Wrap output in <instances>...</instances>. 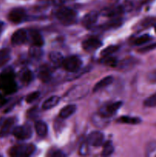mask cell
Wrapping results in <instances>:
<instances>
[{"mask_svg": "<svg viewBox=\"0 0 156 157\" xmlns=\"http://www.w3.org/2000/svg\"><path fill=\"white\" fill-rule=\"evenodd\" d=\"M29 38L32 45L42 47L44 44V39L42 35L37 30H31L29 32Z\"/></svg>", "mask_w": 156, "mask_h": 157, "instance_id": "13", "label": "cell"}, {"mask_svg": "<svg viewBox=\"0 0 156 157\" xmlns=\"http://www.w3.org/2000/svg\"><path fill=\"white\" fill-rule=\"evenodd\" d=\"M117 122L121 124H138L141 122V120L137 117H132L128 116H122L118 118Z\"/></svg>", "mask_w": 156, "mask_h": 157, "instance_id": "22", "label": "cell"}, {"mask_svg": "<svg viewBox=\"0 0 156 157\" xmlns=\"http://www.w3.org/2000/svg\"><path fill=\"white\" fill-rule=\"evenodd\" d=\"M40 96V92L39 91H34L32 92L31 94H28V96L26 97V102L27 103H32L33 101H35V100L38 99Z\"/></svg>", "mask_w": 156, "mask_h": 157, "instance_id": "31", "label": "cell"}, {"mask_svg": "<svg viewBox=\"0 0 156 157\" xmlns=\"http://www.w3.org/2000/svg\"><path fill=\"white\" fill-rule=\"evenodd\" d=\"M41 47H38V46L32 45L29 49V55L32 58H35V59H39L42 57L43 52L41 48Z\"/></svg>", "mask_w": 156, "mask_h": 157, "instance_id": "24", "label": "cell"}, {"mask_svg": "<svg viewBox=\"0 0 156 157\" xmlns=\"http://www.w3.org/2000/svg\"><path fill=\"white\" fill-rule=\"evenodd\" d=\"M114 152V147L111 141H107L106 143L103 144V148H102V155L103 156H108L113 154Z\"/></svg>", "mask_w": 156, "mask_h": 157, "instance_id": "26", "label": "cell"}, {"mask_svg": "<svg viewBox=\"0 0 156 157\" xmlns=\"http://www.w3.org/2000/svg\"><path fill=\"white\" fill-rule=\"evenodd\" d=\"M10 59V51L8 48L0 50V67L6 64Z\"/></svg>", "mask_w": 156, "mask_h": 157, "instance_id": "23", "label": "cell"}, {"mask_svg": "<svg viewBox=\"0 0 156 157\" xmlns=\"http://www.w3.org/2000/svg\"><path fill=\"white\" fill-rule=\"evenodd\" d=\"M144 105L147 107H156V93L145 99Z\"/></svg>", "mask_w": 156, "mask_h": 157, "instance_id": "29", "label": "cell"}, {"mask_svg": "<svg viewBox=\"0 0 156 157\" xmlns=\"http://www.w3.org/2000/svg\"><path fill=\"white\" fill-rule=\"evenodd\" d=\"M51 68L47 64H43L38 70V78L42 82H48L51 79Z\"/></svg>", "mask_w": 156, "mask_h": 157, "instance_id": "11", "label": "cell"}, {"mask_svg": "<svg viewBox=\"0 0 156 157\" xmlns=\"http://www.w3.org/2000/svg\"><path fill=\"white\" fill-rule=\"evenodd\" d=\"M151 39V37L149 35H148V34H145V35H142L141 36L138 37L137 38H136L134 40V44L136 45H142V44L148 42Z\"/></svg>", "mask_w": 156, "mask_h": 157, "instance_id": "28", "label": "cell"}, {"mask_svg": "<svg viewBox=\"0 0 156 157\" xmlns=\"http://www.w3.org/2000/svg\"><path fill=\"white\" fill-rule=\"evenodd\" d=\"M147 80L151 84H156V69L148 72L147 75Z\"/></svg>", "mask_w": 156, "mask_h": 157, "instance_id": "32", "label": "cell"}, {"mask_svg": "<svg viewBox=\"0 0 156 157\" xmlns=\"http://www.w3.org/2000/svg\"><path fill=\"white\" fill-rule=\"evenodd\" d=\"M102 44V41L99 38L91 37V38H87L83 41L82 47L87 52H93V51L96 50L99 47H101Z\"/></svg>", "mask_w": 156, "mask_h": 157, "instance_id": "8", "label": "cell"}, {"mask_svg": "<svg viewBox=\"0 0 156 157\" xmlns=\"http://www.w3.org/2000/svg\"><path fill=\"white\" fill-rule=\"evenodd\" d=\"M122 104V101H117V102H113L106 104L105 106L101 107L100 110H99V114L106 118L110 117L113 114H115V113L117 112V110L120 108Z\"/></svg>", "mask_w": 156, "mask_h": 157, "instance_id": "5", "label": "cell"}, {"mask_svg": "<svg viewBox=\"0 0 156 157\" xmlns=\"http://www.w3.org/2000/svg\"><path fill=\"white\" fill-rule=\"evenodd\" d=\"M125 9H124L123 6H116V7L113 8V9H110L108 10H106L103 12V15L108 17H116L120 15L121 14L125 12Z\"/></svg>", "mask_w": 156, "mask_h": 157, "instance_id": "20", "label": "cell"}, {"mask_svg": "<svg viewBox=\"0 0 156 157\" xmlns=\"http://www.w3.org/2000/svg\"><path fill=\"white\" fill-rule=\"evenodd\" d=\"M87 144H83L80 146V155H86L87 153Z\"/></svg>", "mask_w": 156, "mask_h": 157, "instance_id": "36", "label": "cell"}, {"mask_svg": "<svg viewBox=\"0 0 156 157\" xmlns=\"http://www.w3.org/2000/svg\"><path fill=\"white\" fill-rule=\"evenodd\" d=\"M154 21H155V20H154V18H148L142 21V25H143L144 27H148V26L151 25L154 22Z\"/></svg>", "mask_w": 156, "mask_h": 157, "instance_id": "34", "label": "cell"}, {"mask_svg": "<svg viewBox=\"0 0 156 157\" xmlns=\"http://www.w3.org/2000/svg\"><path fill=\"white\" fill-rule=\"evenodd\" d=\"M37 134L41 137H44L47 133V126L44 121H38L35 124Z\"/></svg>", "mask_w": 156, "mask_h": 157, "instance_id": "19", "label": "cell"}, {"mask_svg": "<svg viewBox=\"0 0 156 157\" xmlns=\"http://www.w3.org/2000/svg\"><path fill=\"white\" fill-rule=\"evenodd\" d=\"M76 110V106L74 104H69L65 106L61 110L59 113L60 117L62 119H67L73 114Z\"/></svg>", "mask_w": 156, "mask_h": 157, "instance_id": "16", "label": "cell"}, {"mask_svg": "<svg viewBox=\"0 0 156 157\" xmlns=\"http://www.w3.org/2000/svg\"><path fill=\"white\" fill-rule=\"evenodd\" d=\"M154 49H156V42L152 43L151 44H148V45L145 46V47L142 48L139 50V52H140L141 53H146V52H150V51H152Z\"/></svg>", "mask_w": 156, "mask_h": 157, "instance_id": "33", "label": "cell"}, {"mask_svg": "<svg viewBox=\"0 0 156 157\" xmlns=\"http://www.w3.org/2000/svg\"><path fill=\"white\" fill-rule=\"evenodd\" d=\"M154 30H155V32H156V25H155V27H154Z\"/></svg>", "mask_w": 156, "mask_h": 157, "instance_id": "39", "label": "cell"}, {"mask_svg": "<svg viewBox=\"0 0 156 157\" xmlns=\"http://www.w3.org/2000/svg\"><path fill=\"white\" fill-rule=\"evenodd\" d=\"M81 66H82V61L79 57L75 55L64 58L62 64V67L69 72H76L80 70Z\"/></svg>", "mask_w": 156, "mask_h": 157, "instance_id": "4", "label": "cell"}, {"mask_svg": "<svg viewBox=\"0 0 156 157\" xmlns=\"http://www.w3.org/2000/svg\"><path fill=\"white\" fill-rule=\"evenodd\" d=\"M145 153L148 157H156V141L148 143L145 149Z\"/></svg>", "mask_w": 156, "mask_h": 157, "instance_id": "25", "label": "cell"}, {"mask_svg": "<svg viewBox=\"0 0 156 157\" xmlns=\"http://www.w3.org/2000/svg\"><path fill=\"white\" fill-rule=\"evenodd\" d=\"M12 134L18 140H28L32 136V130L30 126H18L12 130Z\"/></svg>", "mask_w": 156, "mask_h": 157, "instance_id": "6", "label": "cell"}, {"mask_svg": "<svg viewBox=\"0 0 156 157\" xmlns=\"http://www.w3.org/2000/svg\"><path fill=\"white\" fill-rule=\"evenodd\" d=\"M35 147L33 144H20L15 146L9 150V155L12 156H29L35 152Z\"/></svg>", "mask_w": 156, "mask_h": 157, "instance_id": "3", "label": "cell"}, {"mask_svg": "<svg viewBox=\"0 0 156 157\" xmlns=\"http://www.w3.org/2000/svg\"><path fill=\"white\" fill-rule=\"evenodd\" d=\"M119 49V47L117 45H110L108 47L105 48L101 52V56L107 57L110 56L112 54L115 53Z\"/></svg>", "mask_w": 156, "mask_h": 157, "instance_id": "27", "label": "cell"}, {"mask_svg": "<svg viewBox=\"0 0 156 157\" xmlns=\"http://www.w3.org/2000/svg\"><path fill=\"white\" fill-rule=\"evenodd\" d=\"M60 98L58 96H51L50 98H47V100L44 101V102L42 104V109L43 110H50V109L53 108L54 107L58 105L59 104Z\"/></svg>", "mask_w": 156, "mask_h": 157, "instance_id": "18", "label": "cell"}, {"mask_svg": "<svg viewBox=\"0 0 156 157\" xmlns=\"http://www.w3.org/2000/svg\"><path fill=\"white\" fill-rule=\"evenodd\" d=\"M14 124H15L14 118L10 117L6 119L0 129V137H4V136H7L10 133Z\"/></svg>", "mask_w": 156, "mask_h": 157, "instance_id": "14", "label": "cell"}, {"mask_svg": "<svg viewBox=\"0 0 156 157\" xmlns=\"http://www.w3.org/2000/svg\"><path fill=\"white\" fill-rule=\"evenodd\" d=\"M2 27H3V23L2 22V21H0V33H1L2 29Z\"/></svg>", "mask_w": 156, "mask_h": 157, "instance_id": "38", "label": "cell"}, {"mask_svg": "<svg viewBox=\"0 0 156 157\" xmlns=\"http://www.w3.org/2000/svg\"><path fill=\"white\" fill-rule=\"evenodd\" d=\"M28 39V34L24 29H18L12 35L11 41L15 45H20L26 42Z\"/></svg>", "mask_w": 156, "mask_h": 157, "instance_id": "10", "label": "cell"}, {"mask_svg": "<svg viewBox=\"0 0 156 157\" xmlns=\"http://www.w3.org/2000/svg\"><path fill=\"white\" fill-rule=\"evenodd\" d=\"M6 100L0 99V108H1L3 105H5V104H6Z\"/></svg>", "mask_w": 156, "mask_h": 157, "instance_id": "37", "label": "cell"}, {"mask_svg": "<svg viewBox=\"0 0 156 157\" xmlns=\"http://www.w3.org/2000/svg\"><path fill=\"white\" fill-rule=\"evenodd\" d=\"M49 58H50V61L51 62V64L54 66H55V67L62 66L63 61H64V59L63 55L60 52H50V54L49 55Z\"/></svg>", "mask_w": 156, "mask_h": 157, "instance_id": "17", "label": "cell"}, {"mask_svg": "<svg viewBox=\"0 0 156 157\" xmlns=\"http://www.w3.org/2000/svg\"><path fill=\"white\" fill-rule=\"evenodd\" d=\"M104 135L99 131H93L87 138V144L94 147H99L103 144Z\"/></svg>", "mask_w": 156, "mask_h": 157, "instance_id": "9", "label": "cell"}, {"mask_svg": "<svg viewBox=\"0 0 156 157\" xmlns=\"http://www.w3.org/2000/svg\"><path fill=\"white\" fill-rule=\"evenodd\" d=\"M113 76H107L105 77L104 78L101 79L100 81H98L95 86L93 87V92H96V91H99V90H102V88H105L107 86L110 85L113 82Z\"/></svg>", "mask_w": 156, "mask_h": 157, "instance_id": "15", "label": "cell"}, {"mask_svg": "<svg viewBox=\"0 0 156 157\" xmlns=\"http://www.w3.org/2000/svg\"><path fill=\"white\" fill-rule=\"evenodd\" d=\"M99 14L95 11H92L87 13L83 18V25L85 26L86 28H90L94 25L98 20Z\"/></svg>", "mask_w": 156, "mask_h": 157, "instance_id": "12", "label": "cell"}, {"mask_svg": "<svg viewBox=\"0 0 156 157\" xmlns=\"http://www.w3.org/2000/svg\"><path fill=\"white\" fill-rule=\"evenodd\" d=\"M55 17L64 25H70L76 22V12L67 7H61L55 12Z\"/></svg>", "mask_w": 156, "mask_h": 157, "instance_id": "2", "label": "cell"}, {"mask_svg": "<svg viewBox=\"0 0 156 157\" xmlns=\"http://www.w3.org/2000/svg\"><path fill=\"white\" fill-rule=\"evenodd\" d=\"M105 59L103 60V64H106V65L110 66V67H116L117 65L118 61L116 59V58H114V57H110L107 56L105 57Z\"/></svg>", "mask_w": 156, "mask_h": 157, "instance_id": "30", "label": "cell"}, {"mask_svg": "<svg viewBox=\"0 0 156 157\" xmlns=\"http://www.w3.org/2000/svg\"><path fill=\"white\" fill-rule=\"evenodd\" d=\"M20 80L24 84H30L34 80V74L29 69H24L20 74Z\"/></svg>", "mask_w": 156, "mask_h": 157, "instance_id": "21", "label": "cell"}, {"mask_svg": "<svg viewBox=\"0 0 156 157\" xmlns=\"http://www.w3.org/2000/svg\"><path fill=\"white\" fill-rule=\"evenodd\" d=\"M49 156L51 157H63L65 156V154L62 151H61V150H55V151L50 153Z\"/></svg>", "mask_w": 156, "mask_h": 157, "instance_id": "35", "label": "cell"}, {"mask_svg": "<svg viewBox=\"0 0 156 157\" xmlns=\"http://www.w3.org/2000/svg\"><path fill=\"white\" fill-rule=\"evenodd\" d=\"M17 84L15 81V74L11 69L4 71L0 75V99L4 94H12L17 90Z\"/></svg>", "mask_w": 156, "mask_h": 157, "instance_id": "1", "label": "cell"}, {"mask_svg": "<svg viewBox=\"0 0 156 157\" xmlns=\"http://www.w3.org/2000/svg\"><path fill=\"white\" fill-rule=\"evenodd\" d=\"M26 18V12L24 9L22 8H15L12 10L10 11V12L8 15V18L10 21L15 24H19L22 22Z\"/></svg>", "mask_w": 156, "mask_h": 157, "instance_id": "7", "label": "cell"}]
</instances>
